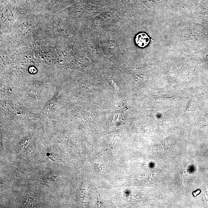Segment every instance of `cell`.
Returning <instances> with one entry per match:
<instances>
[{
	"instance_id": "6da1fadb",
	"label": "cell",
	"mask_w": 208,
	"mask_h": 208,
	"mask_svg": "<svg viewBox=\"0 0 208 208\" xmlns=\"http://www.w3.org/2000/svg\"><path fill=\"white\" fill-rule=\"evenodd\" d=\"M135 42L140 47L144 48L150 42V38L145 33H140L137 36Z\"/></svg>"
},
{
	"instance_id": "7a4b0ae2",
	"label": "cell",
	"mask_w": 208,
	"mask_h": 208,
	"mask_svg": "<svg viewBox=\"0 0 208 208\" xmlns=\"http://www.w3.org/2000/svg\"><path fill=\"white\" fill-rule=\"evenodd\" d=\"M200 192V191H197V192L196 193L195 192H194L193 193V195L194 196H197V195H198V194Z\"/></svg>"
}]
</instances>
